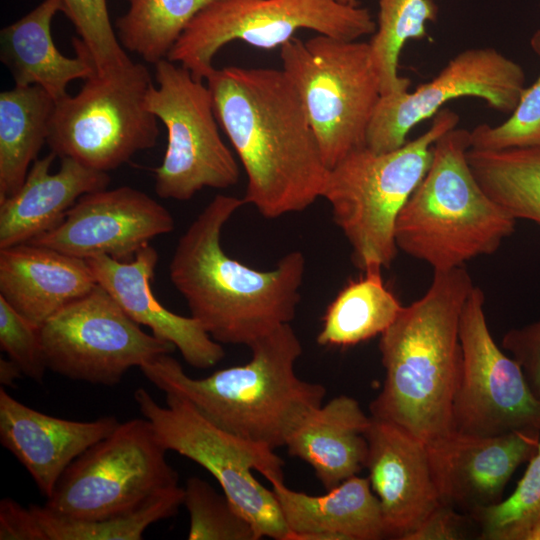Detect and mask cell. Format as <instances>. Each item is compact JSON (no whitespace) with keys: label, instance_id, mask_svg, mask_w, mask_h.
<instances>
[{"label":"cell","instance_id":"cell-1","mask_svg":"<svg viewBox=\"0 0 540 540\" xmlns=\"http://www.w3.org/2000/svg\"><path fill=\"white\" fill-rule=\"evenodd\" d=\"M219 126L247 176L245 204L275 219L321 197L328 172L303 102L282 69L226 66L206 79Z\"/></svg>","mask_w":540,"mask_h":540},{"label":"cell","instance_id":"cell-2","mask_svg":"<svg viewBox=\"0 0 540 540\" xmlns=\"http://www.w3.org/2000/svg\"><path fill=\"white\" fill-rule=\"evenodd\" d=\"M244 204L243 198L216 195L179 238L169 274L191 316L215 341L249 347L294 319L306 262L294 250L261 271L228 256L222 229Z\"/></svg>","mask_w":540,"mask_h":540},{"label":"cell","instance_id":"cell-3","mask_svg":"<svg viewBox=\"0 0 540 540\" xmlns=\"http://www.w3.org/2000/svg\"><path fill=\"white\" fill-rule=\"evenodd\" d=\"M474 286L464 266L434 271L425 294L403 306L380 337L385 380L370 404L371 417L401 427L427 446L454 432L460 319Z\"/></svg>","mask_w":540,"mask_h":540},{"label":"cell","instance_id":"cell-4","mask_svg":"<svg viewBox=\"0 0 540 540\" xmlns=\"http://www.w3.org/2000/svg\"><path fill=\"white\" fill-rule=\"evenodd\" d=\"M244 365L192 378L170 354L139 368L155 387L189 401L203 416L244 439L275 450L323 404L326 388L302 380L295 364L303 352L291 324L255 340Z\"/></svg>","mask_w":540,"mask_h":540},{"label":"cell","instance_id":"cell-5","mask_svg":"<svg viewBox=\"0 0 540 540\" xmlns=\"http://www.w3.org/2000/svg\"><path fill=\"white\" fill-rule=\"evenodd\" d=\"M470 148L467 129L456 127L438 138L430 166L396 222L398 250L433 271L493 254L515 230L517 220L473 175L467 159Z\"/></svg>","mask_w":540,"mask_h":540},{"label":"cell","instance_id":"cell-6","mask_svg":"<svg viewBox=\"0 0 540 540\" xmlns=\"http://www.w3.org/2000/svg\"><path fill=\"white\" fill-rule=\"evenodd\" d=\"M458 122L457 113L443 108L427 131L401 147L376 153L365 146L328 169L321 197L362 272L391 266L399 251L398 216L430 166L434 143Z\"/></svg>","mask_w":540,"mask_h":540},{"label":"cell","instance_id":"cell-7","mask_svg":"<svg viewBox=\"0 0 540 540\" xmlns=\"http://www.w3.org/2000/svg\"><path fill=\"white\" fill-rule=\"evenodd\" d=\"M280 48L282 70L303 102L330 169L366 146L381 98L369 42L317 34L307 41L293 37Z\"/></svg>","mask_w":540,"mask_h":540},{"label":"cell","instance_id":"cell-8","mask_svg":"<svg viewBox=\"0 0 540 540\" xmlns=\"http://www.w3.org/2000/svg\"><path fill=\"white\" fill-rule=\"evenodd\" d=\"M134 400L164 448L191 459L213 475L223 493L251 523L258 539L286 540L288 529L274 492L252 473L257 471L267 480H284V462L273 449L220 428L174 394H166V405L161 406L140 387L134 392Z\"/></svg>","mask_w":540,"mask_h":540},{"label":"cell","instance_id":"cell-9","mask_svg":"<svg viewBox=\"0 0 540 540\" xmlns=\"http://www.w3.org/2000/svg\"><path fill=\"white\" fill-rule=\"evenodd\" d=\"M75 96L55 102L47 144L69 157L109 172L157 144V117L146 97L153 84L141 63L100 75L94 71Z\"/></svg>","mask_w":540,"mask_h":540},{"label":"cell","instance_id":"cell-10","mask_svg":"<svg viewBox=\"0 0 540 540\" xmlns=\"http://www.w3.org/2000/svg\"><path fill=\"white\" fill-rule=\"evenodd\" d=\"M376 27L368 9L338 0H216L192 19L167 59L206 81L215 55L235 40L273 49L301 29L354 41Z\"/></svg>","mask_w":540,"mask_h":540},{"label":"cell","instance_id":"cell-11","mask_svg":"<svg viewBox=\"0 0 540 540\" xmlns=\"http://www.w3.org/2000/svg\"><path fill=\"white\" fill-rule=\"evenodd\" d=\"M146 418H134L78 456L45 506L78 520H103L134 511L177 486L178 474Z\"/></svg>","mask_w":540,"mask_h":540},{"label":"cell","instance_id":"cell-12","mask_svg":"<svg viewBox=\"0 0 540 540\" xmlns=\"http://www.w3.org/2000/svg\"><path fill=\"white\" fill-rule=\"evenodd\" d=\"M155 79L146 103L168 138L162 163L154 169L156 194L186 201L203 188L237 184L239 166L221 138L207 83L167 58L155 64Z\"/></svg>","mask_w":540,"mask_h":540},{"label":"cell","instance_id":"cell-13","mask_svg":"<svg viewBox=\"0 0 540 540\" xmlns=\"http://www.w3.org/2000/svg\"><path fill=\"white\" fill-rule=\"evenodd\" d=\"M47 368L73 380L117 385L132 367L176 347L144 332L100 285L39 328Z\"/></svg>","mask_w":540,"mask_h":540},{"label":"cell","instance_id":"cell-14","mask_svg":"<svg viewBox=\"0 0 540 540\" xmlns=\"http://www.w3.org/2000/svg\"><path fill=\"white\" fill-rule=\"evenodd\" d=\"M484 302V292L474 286L461 314L462 363L452 406L453 430L479 436L540 432V399L518 362L493 340Z\"/></svg>","mask_w":540,"mask_h":540},{"label":"cell","instance_id":"cell-15","mask_svg":"<svg viewBox=\"0 0 540 540\" xmlns=\"http://www.w3.org/2000/svg\"><path fill=\"white\" fill-rule=\"evenodd\" d=\"M524 89L525 73L517 62L492 47L466 49L414 91L381 96L368 127L366 147L376 153L401 147L413 127L461 97L480 98L490 108L511 114Z\"/></svg>","mask_w":540,"mask_h":540},{"label":"cell","instance_id":"cell-16","mask_svg":"<svg viewBox=\"0 0 540 540\" xmlns=\"http://www.w3.org/2000/svg\"><path fill=\"white\" fill-rule=\"evenodd\" d=\"M174 228L164 206L138 189L121 186L83 195L60 224L28 243L84 260L109 256L127 262Z\"/></svg>","mask_w":540,"mask_h":540},{"label":"cell","instance_id":"cell-17","mask_svg":"<svg viewBox=\"0 0 540 540\" xmlns=\"http://www.w3.org/2000/svg\"><path fill=\"white\" fill-rule=\"evenodd\" d=\"M539 440L538 431L495 436L454 431L426 445L442 504L469 512L497 504L517 467L534 455Z\"/></svg>","mask_w":540,"mask_h":540},{"label":"cell","instance_id":"cell-18","mask_svg":"<svg viewBox=\"0 0 540 540\" xmlns=\"http://www.w3.org/2000/svg\"><path fill=\"white\" fill-rule=\"evenodd\" d=\"M365 468L386 536L403 540L440 504L427 446L401 427L371 417Z\"/></svg>","mask_w":540,"mask_h":540},{"label":"cell","instance_id":"cell-19","mask_svg":"<svg viewBox=\"0 0 540 540\" xmlns=\"http://www.w3.org/2000/svg\"><path fill=\"white\" fill-rule=\"evenodd\" d=\"M95 281L139 325L147 326L157 338L172 343L183 359L197 369L217 365L225 356L215 341L194 317H185L166 309L154 296L151 281L158 263V253L149 244L131 261L109 256L86 260Z\"/></svg>","mask_w":540,"mask_h":540},{"label":"cell","instance_id":"cell-20","mask_svg":"<svg viewBox=\"0 0 540 540\" xmlns=\"http://www.w3.org/2000/svg\"><path fill=\"white\" fill-rule=\"evenodd\" d=\"M120 424L115 416L74 421L37 411L0 388V442L46 498L67 467Z\"/></svg>","mask_w":540,"mask_h":540},{"label":"cell","instance_id":"cell-21","mask_svg":"<svg viewBox=\"0 0 540 540\" xmlns=\"http://www.w3.org/2000/svg\"><path fill=\"white\" fill-rule=\"evenodd\" d=\"M56 156L50 151L36 159L21 187L0 201V249L28 243L50 231L80 197L109 185L108 172L69 157H62L59 170L50 173Z\"/></svg>","mask_w":540,"mask_h":540},{"label":"cell","instance_id":"cell-22","mask_svg":"<svg viewBox=\"0 0 540 540\" xmlns=\"http://www.w3.org/2000/svg\"><path fill=\"white\" fill-rule=\"evenodd\" d=\"M96 286L84 259L31 243L0 249V296L37 328Z\"/></svg>","mask_w":540,"mask_h":540},{"label":"cell","instance_id":"cell-23","mask_svg":"<svg viewBox=\"0 0 540 540\" xmlns=\"http://www.w3.org/2000/svg\"><path fill=\"white\" fill-rule=\"evenodd\" d=\"M288 529L286 540H378L386 536L379 500L368 478L352 476L324 495L268 480Z\"/></svg>","mask_w":540,"mask_h":540},{"label":"cell","instance_id":"cell-24","mask_svg":"<svg viewBox=\"0 0 540 540\" xmlns=\"http://www.w3.org/2000/svg\"><path fill=\"white\" fill-rule=\"evenodd\" d=\"M59 11L63 12L62 0H44L0 33V59L15 85L40 86L55 102L68 95L70 82L85 80L96 71L78 37L72 40L76 57H66L57 49L51 24Z\"/></svg>","mask_w":540,"mask_h":540},{"label":"cell","instance_id":"cell-25","mask_svg":"<svg viewBox=\"0 0 540 540\" xmlns=\"http://www.w3.org/2000/svg\"><path fill=\"white\" fill-rule=\"evenodd\" d=\"M371 416L349 396H337L313 410L286 441L290 456L308 463L330 490L365 468L368 442L365 432Z\"/></svg>","mask_w":540,"mask_h":540},{"label":"cell","instance_id":"cell-26","mask_svg":"<svg viewBox=\"0 0 540 540\" xmlns=\"http://www.w3.org/2000/svg\"><path fill=\"white\" fill-rule=\"evenodd\" d=\"M55 100L40 86L0 93V201L24 183L49 135Z\"/></svg>","mask_w":540,"mask_h":540},{"label":"cell","instance_id":"cell-27","mask_svg":"<svg viewBox=\"0 0 540 540\" xmlns=\"http://www.w3.org/2000/svg\"><path fill=\"white\" fill-rule=\"evenodd\" d=\"M402 308L384 284L382 269H368L349 281L329 304L316 341L322 346L356 345L386 331Z\"/></svg>","mask_w":540,"mask_h":540},{"label":"cell","instance_id":"cell-28","mask_svg":"<svg viewBox=\"0 0 540 540\" xmlns=\"http://www.w3.org/2000/svg\"><path fill=\"white\" fill-rule=\"evenodd\" d=\"M470 169L482 189L516 220L540 224V145L470 148Z\"/></svg>","mask_w":540,"mask_h":540},{"label":"cell","instance_id":"cell-29","mask_svg":"<svg viewBox=\"0 0 540 540\" xmlns=\"http://www.w3.org/2000/svg\"><path fill=\"white\" fill-rule=\"evenodd\" d=\"M184 489H165L132 512L103 520H78L44 506L31 505L39 540H141L146 529L174 516L183 504Z\"/></svg>","mask_w":540,"mask_h":540},{"label":"cell","instance_id":"cell-30","mask_svg":"<svg viewBox=\"0 0 540 540\" xmlns=\"http://www.w3.org/2000/svg\"><path fill=\"white\" fill-rule=\"evenodd\" d=\"M115 23L122 47L156 64L169 52L192 19L216 0H127Z\"/></svg>","mask_w":540,"mask_h":540},{"label":"cell","instance_id":"cell-31","mask_svg":"<svg viewBox=\"0 0 540 540\" xmlns=\"http://www.w3.org/2000/svg\"><path fill=\"white\" fill-rule=\"evenodd\" d=\"M438 11L434 0H379L377 27L369 45L381 96L408 91L410 80L398 74L401 50L408 40L427 36L426 24L437 19Z\"/></svg>","mask_w":540,"mask_h":540},{"label":"cell","instance_id":"cell-32","mask_svg":"<svg viewBox=\"0 0 540 540\" xmlns=\"http://www.w3.org/2000/svg\"><path fill=\"white\" fill-rule=\"evenodd\" d=\"M184 488L189 513V540H258L251 523L207 481L190 477Z\"/></svg>","mask_w":540,"mask_h":540},{"label":"cell","instance_id":"cell-33","mask_svg":"<svg viewBox=\"0 0 540 540\" xmlns=\"http://www.w3.org/2000/svg\"><path fill=\"white\" fill-rule=\"evenodd\" d=\"M62 2L63 13L74 25L98 74H107L133 63L111 24L106 0Z\"/></svg>","mask_w":540,"mask_h":540},{"label":"cell","instance_id":"cell-34","mask_svg":"<svg viewBox=\"0 0 540 540\" xmlns=\"http://www.w3.org/2000/svg\"><path fill=\"white\" fill-rule=\"evenodd\" d=\"M540 58V29L530 41ZM471 148L500 150L540 145V74L536 81L522 92L511 116L497 126L477 125L470 131Z\"/></svg>","mask_w":540,"mask_h":540},{"label":"cell","instance_id":"cell-35","mask_svg":"<svg viewBox=\"0 0 540 540\" xmlns=\"http://www.w3.org/2000/svg\"><path fill=\"white\" fill-rule=\"evenodd\" d=\"M540 513V440L513 493L497 504L474 509L471 518L481 527V539Z\"/></svg>","mask_w":540,"mask_h":540},{"label":"cell","instance_id":"cell-36","mask_svg":"<svg viewBox=\"0 0 540 540\" xmlns=\"http://www.w3.org/2000/svg\"><path fill=\"white\" fill-rule=\"evenodd\" d=\"M0 346L22 370L23 375L41 383L47 368L39 328L17 312L0 296Z\"/></svg>","mask_w":540,"mask_h":540},{"label":"cell","instance_id":"cell-37","mask_svg":"<svg viewBox=\"0 0 540 540\" xmlns=\"http://www.w3.org/2000/svg\"><path fill=\"white\" fill-rule=\"evenodd\" d=\"M502 347L521 366L530 389L540 399V319L509 330L502 338Z\"/></svg>","mask_w":540,"mask_h":540},{"label":"cell","instance_id":"cell-38","mask_svg":"<svg viewBox=\"0 0 540 540\" xmlns=\"http://www.w3.org/2000/svg\"><path fill=\"white\" fill-rule=\"evenodd\" d=\"M455 508L440 504L403 540H457L467 535L466 519Z\"/></svg>","mask_w":540,"mask_h":540},{"label":"cell","instance_id":"cell-39","mask_svg":"<svg viewBox=\"0 0 540 540\" xmlns=\"http://www.w3.org/2000/svg\"><path fill=\"white\" fill-rule=\"evenodd\" d=\"M0 540H39L34 515L11 498L0 502Z\"/></svg>","mask_w":540,"mask_h":540},{"label":"cell","instance_id":"cell-40","mask_svg":"<svg viewBox=\"0 0 540 540\" xmlns=\"http://www.w3.org/2000/svg\"><path fill=\"white\" fill-rule=\"evenodd\" d=\"M491 540H540V513L499 530Z\"/></svg>","mask_w":540,"mask_h":540},{"label":"cell","instance_id":"cell-41","mask_svg":"<svg viewBox=\"0 0 540 540\" xmlns=\"http://www.w3.org/2000/svg\"><path fill=\"white\" fill-rule=\"evenodd\" d=\"M22 375V370L13 360L0 358L1 386L11 387Z\"/></svg>","mask_w":540,"mask_h":540},{"label":"cell","instance_id":"cell-42","mask_svg":"<svg viewBox=\"0 0 540 540\" xmlns=\"http://www.w3.org/2000/svg\"><path fill=\"white\" fill-rule=\"evenodd\" d=\"M338 1L343 3V4L352 5V6H358L359 5L357 0H338Z\"/></svg>","mask_w":540,"mask_h":540}]
</instances>
